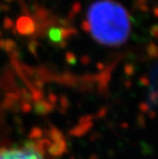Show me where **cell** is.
<instances>
[{
	"mask_svg": "<svg viewBox=\"0 0 158 159\" xmlns=\"http://www.w3.org/2000/svg\"><path fill=\"white\" fill-rule=\"evenodd\" d=\"M88 23L95 40L108 46L123 44L131 32L126 10L111 0H99L90 7Z\"/></svg>",
	"mask_w": 158,
	"mask_h": 159,
	"instance_id": "obj_1",
	"label": "cell"
},
{
	"mask_svg": "<svg viewBox=\"0 0 158 159\" xmlns=\"http://www.w3.org/2000/svg\"><path fill=\"white\" fill-rule=\"evenodd\" d=\"M0 159H46V157L34 146L24 144L0 150Z\"/></svg>",
	"mask_w": 158,
	"mask_h": 159,
	"instance_id": "obj_2",
	"label": "cell"
}]
</instances>
